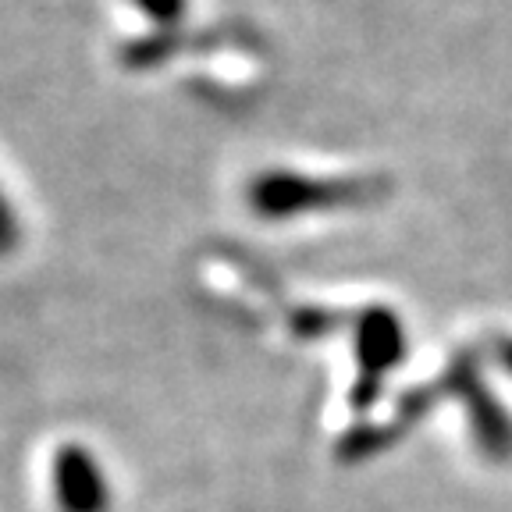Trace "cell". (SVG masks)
Segmentation results:
<instances>
[{"label":"cell","mask_w":512,"mask_h":512,"mask_svg":"<svg viewBox=\"0 0 512 512\" xmlns=\"http://www.w3.org/2000/svg\"><path fill=\"white\" fill-rule=\"evenodd\" d=\"M374 182H313L299 175H264L249 189V203L264 217H285L299 210L338 207V203H363L374 196Z\"/></svg>","instance_id":"cell-1"},{"label":"cell","mask_w":512,"mask_h":512,"mask_svg":"<svg viewBox=\"0 0 512 512\" xmlns=\"http://www.w3.org/2000/svg\"><path fill=\"white\" fill-rule=\"evenodd\" d=\"M139 11H146V15L153 18V22L160 25H175L178 18L185 15V0H136Z\"/></svg>","instance_id":"cell-5"},{"label":"cell","mask_w":512,"mask_h":512,"mask_svg":"<svg viewBox=\"0 0 512 512\" xmlns=\"http://www.w3.org/2000/svg\"><path fill=\"white\" fill-rule=\"evenodd\" d=\"M441 388L466 402L470 409V424H473V434H477L480 448H488L495 459H509L512 456V420L505 416V409L491 399V392L480 384L477 377V356L473 352H463L452 360L448 367L445 381Z\"/></svg>","instance_id":"cell-2"},{"label":"cell","mask_w":512,"mask_h":512,"mask_svg":"<svg viewBox=\"0 0 512 512\" xmlns=\"http://www.w3.org/2000/svg\"><path fill=\"white\" fill-rule=\"evenodd\" d=\"M360 370L363 381H370V392H377V381L388 374V367L402 360L406 352V338H402V324L395 313L388 310H367L360 320Z\"/></svg>","instance_id":"cell-4"},{"label":"cell","mask_w":512,"mask_h":512,"mask_svg":"<svg viewBox=\"0 0 512 512\" xmlns=\"http://www.w3.org/2000/svg\"><path fill=\"white\" fill-rule=\"evenodd\" d=\"M498 363H502L505 370H509L512 374V338H502V342H498Z\"/></svg>","instance_id":"cell-7"},{"label":"cell","mask_w":512,"mask_h":512,"mask_svg":"<svg viewBox=\"0 0 512 512\" xmlns=\"http://www.w3.org/2000/svg\"><path fill=\"white\" fill-rule=\"evenodd\" d=\"M54 498L61 512H107L111 491L86 448L64 445L54 456Z\"/></svg>","instance_id":"cell-3"},{"label":"cell","mask_w":512,"mask_h":512,"mask_svg":"<svg viewBox=\"0 0 512 512\" xmlns=\"http://www.w3.org/2000/svg\"><path fill=\"white\" fill-rule=\"evenodd\" d=\"M15 246H18V217L8 207V200H4V192H0V256L11 253Z\"/></svg>","instance_id":"cell-6"}]
</instances>
